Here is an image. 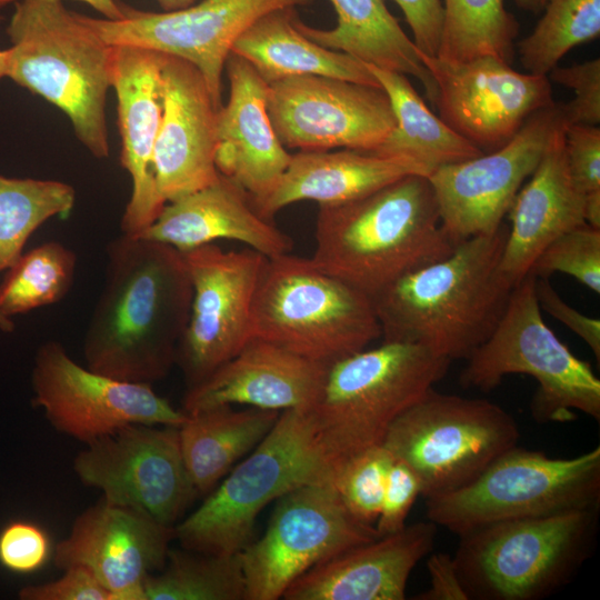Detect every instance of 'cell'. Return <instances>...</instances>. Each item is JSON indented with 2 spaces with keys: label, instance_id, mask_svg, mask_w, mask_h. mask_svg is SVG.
<instances>
[{
  "label": "cell",
  "instance_id": "21",
  "mask_svg": "<svg viewBox=\"0 0 600 600\" xmlns=\"http://www.w3.org/2000/svg\"><path fill=\"white\" fill-rule=\"evenodd\" d=\"M164 54V53H163ZM162 116L153 151L156 184L170 202L214 182L217 118L213 101L199 70L176 57H163Z\"/></svg>",
  "mask_w": 600,
  "mask_h": 600
},
{
  "label": "cell",
  "instance_id": "35",
  "mask_svg": "<svg viewBox=\"0 0 600 600\" xmlns=\"http://www.w3.org/2000/svg\"><path fill=\"white\" fill-rule=\"evenodd\" d=\"M76 202L72 186L57 180L0 174V273L22 254L30 236L52 217H67Z\"/></svg>",
  "mask_w": 600,
  "mask_h": 600
},
{
  "label": "cell",
  "instance_id": "38",
  "mask_svg": "<svg viewBox=\"0 0 600 600\" xmlns=\"http://www.w3.org/2000/svg\"><path fill=\"white\" fill-rule=\"evenodd\" d=\"M393 460L382 444L377 446L348 460L332 476L342 504L362 524L374 527Z\"/></svg>",
  "mask_w": 600,
  "mask_h": 600
},
{
  "label": "cell",
  "instance_id": "39",
  "mask_svg": "<svg viewBox=\"0 0 600 600\" xmlns=\"http://www.w3.org/2000/svg\"><path fill=\"white\" fill-rule=\"evenodd\" d=\"M529 272L537 278L566 273L599 294L600 229L583 223L562 233L541 251Z\"/></svg>",
  "mask_w": 600,
  "mask_h": 600
},
{
  "label": "cell",
  "instance_id": "53",
  "mask_svg": "<svg viewBox=\"0 0 600 600\" xmlns=\"http://www.w3.org/2000/svg\"><path fill=\"white\" fill-rule=\"evenodd\" d=\"M0 329L4 332H11L14 329L13 321L10 318L3 316L1 312H0Z\"/></svg>",
  "mask_w": 600,
  "mask_h": 600
},
{
  "label": "cell",
  "instance_id": "42",
  "mask_svg": "<svg viewBox=\"0 0 600 600\" xmlns=\"http://www.w3.org/2000/svg\"><path fill=\"white\" fill-rule=\"evenodd\" d=\"M420 494L421 484L414 472L403 462L393 460L388 471L379 517L374 523L378 534L387 536L403 529Z\"/></svg>",
  "mask_w": 600,
  "mask_h": 600
},
{
  "label": "cell",
  "instance_id": "3",
  "mask_svg": "<svg viewBox=\"0 0 600 600\" xmlns=\"http://www.w3.org/2000/svg\"><path fill=\"white\" fill-rule=\"evenodd\" d=\"M314 241L311 261L370 298L456 247L428 177L419 174L346 203L319 206Z\"/></svg>",
  "mask_w": 600,
  "mask_h": 600
},
{
  "label": "cell",
  "instance_id": "51",
  "mask_svg": "<svg viewBox=\"0 0 600 600\" xmlns=\"http://www.w3.org/2000/svg\"><path fill=\"white\" fill-rule=\"evenodd\" d=\"M164 11H173L187 8L196 2V0H157Z\"/></svg>",
  "mask_w": 600,
  "mask_h": 600
},
{
  "label": "cell",
  "instance_id": "17",
  "mask_svg": "<svg viewBox=\"0 0 600 600\" xmlns=\"http://www.w3.org/2000/svg\"><path fill=\"white\" fill-rule=\"evenodd\" d=\"M267 108L286 148L372 152L396 127L381 87L323 76H300L268 83Z\"/></svg>",
  "mask_w": 600,
  "mask_h": 600
},
{
  "label": "cell",
  "instance_id": "44",
  "mask_svg": "<svg viewBox=\"0 0 600 600\" xmlns=\"http://www.w3.org/2000/svg\"><path fill=\"white\" fill-rule=\"evenodd\" d=\"M21 600H109V592L82 567H70L54 581L30 584L18 592Z\"/></svg>",
  "mask_w": 600,
  "mask_h": 600
},
{
  "label": "cell",
  "instance_id": "16",
  "mask_svg": "<svg viewBox=\"0 0 600 600\" xmlns=\"http://www.w3.org/2000/svg\"><path fill=\"white\" fill-rule=\"evenodd\" d=\"M182 253L192 301L176 364L190 388L248 342L253 299L267 257L248 247L226 251L214 243Z\"/></svg>",
  "mask_w": 600,
  "mask_h": 600
},
{
  "label": "cell",
  "instance_id": "30",
  "mask_svg": "<svg viewBox=\"0 0 600 600\" xmlns=\"http://www.w3.org/2000/svg\"><path fill=\"white\" fill-rule=\"evenodd\" d=\"M337 13L332 29L310 27L296 16V28L316 43L344 52L367 64L418 79L432 102V76L384 0H329Z\"/></svg>",
  "mask_w": 600,
  "mask_h": 600
},
{
  "label": "cell",
  "instance_id": "26",
  "mask_svg": "<svg viewBox=\"0 0 600 600\" xmlns=\"http://www.w3.org/2000/svg\"><path fill=\"white\" fill-rule=\"evenodd\" d=\"M140 237L181 252L219 239L234 240L267 258L292 250V239L253 208L249 194L220 173L211 184L167 202Z\"/></svg>",
  "mask_w": 600,
  "mask_h": 600
},
{
  "label": "cell",
  "instance_id": "13",
  "mask_svg": "<svg viewBox=\"0 0 600 600\" xmlns=\"http://www.w3.org/2000/svg\"><path fill=\"white\" fill-rule=\"evenodd\" d=\"M31 383L32 402L48 422L84 443L128 424L180 428L188 419L151 384L118 380L82 367L54 340L38 348Z\"/></svg>",
  "mask_w": 600,
  "mask_h": 600
},
{
  "label": "cell",
  "instance_id": "52",
  "mask_svg": "<svg viewBox=\"0 0 600 600\" xmlns=\"http://www.w3.org/2000/svg\"><path fill=\"white\" fill-rule=\"evenodd\" d=\"M9 50H0V80L7 77Z\"/></svg>",
  "mask_w": 600,
  "mask_h": 600
},
{
  "label": "cell",
  "instance_id": "5",
  "mask_svg": "<svg viewBox=\"0 0 600 600\" xmlns=\"http://www.w3.org/2000/svg\"><path fill=\"white\" fill-rule=\"evenodd\" d=\"M450 362L422 346L383 340L328 364L316 399L303 410L332 476L381 446L392 422L446 376Z\"/></svg>",
  "mask_w": 600,
  "mask_h": 600
},
{
  "label": "cell",
  "instance_id": "46",
  "mask_svg": "<svg viewBox=\"0 0 600 600\" xmlns=\"http://www.w3.org/2000/svg\"><path fill=\"white\" fill-rule=\"evenodd\" d=\"M409 24L413 44L421 53L437 57L444 26V6L441 0H393Z\"/></svg>",
  "mask_w": 600,
  "mask_h": 600
},
{
  "label": "cell",
  "instance_id": "34",
  "mask_svg": "<svg viewBox=\"0 0 600 600\" xmlns=\"http://www.w3.org/2000/svg\"><path fill=\"white\" fill-rule=\"evenodd\" d=\"M438 58L468 61L494 57L511 62L519 24L504 0H444Z\"/></svg>",
  "mask_w": 600,
  "mask_h": 600
},
{
  "label": "cell",
  "instance_id": "36",
  "mask_svg": "<svg viewBox=\"0 0 600 600\" xmlns=\"http://www.w3.org/2000/svg\"><path fill=\"white\" fill-rule=\"evenodd\" d=\"M76 269V253L59 241L22 253L0 284V312L11 318L61 301L73 284Z\"/></svg>",
  "mask_w": 600,
  "mask_h": 600
},
{
  "label": "cell",
  "instance_id": "37",
  "mask_svg": "<svg viewBox=\"0 0 600 600\" xmlns=\"http://www.w3.org/2000/svg\"><path fill=\"white\" fill-rule=\"evenodd\" d=\"M600 34V0H549L534 29L519 44L528 73L548 76L574 47Z\"/></svg>",
  "mask_w": 600,
  "mask_h": 600
},
{
  "label": "cell",
  "instance_id": "41",
  "mask_svg": "<svg viewBox=\"0 0 600 600\" xmlns=\"http://www.w3.org/2000/svg\"><path fill=\"white\" fill-rule=\"evenodd\" d=\"M51 543L46 531L39 526L13 521L0 532V563L17 573H30L47 562Z\"/></svg>",
  "mask_w": 600,
  "mask_h": 600
},
{
  "label": "cell",
  "instance_id": "33",
  "mask_svg": "<svg viewBox=\"0 0 600 600\" xmlns=\"http://www.w3.org/2000/svg\"><path fill=\"white\" fill-rule=\"evenodd\" d=\"M143 600H246L240 552L169 550L164 567L146 578Z\"/></svg>",
  "mask_w": 600,
  "mask_h": 600
},
{
  "label": "cell",
  "instance_id": "29",
  "mask_svg": "<svg viewBox=\"0 0 600 600\" xmlns=\"http://www.w3.org/2000/svg\"><path fill=\"white\" fill-rule=\"evenodd\" d=\"M294 17V8L267 12L238 37L231 52L248 61L267 83L323 76L380 87L367 63L310 40L296 28Z\"/></svg>",
  "mask_w": 600,
  "mask_h": 600
},
{
  "label": "cell",
  "instance_id": "28",
  "mask_svg": "<svg viewBox=\"0 0 600 600\" xmlns=\"http://www.w3.org/2000/svg\"><path fill=\"white\" fill-rule=\"evenodd\" d=\"M411 174L429 177L430 172L419 162L402 157L350 149L300 151L292 154L273 189L251 203L262 218L271 220L281 209L299 201L341 204Z\"/></svg>",
  "mask_w": 600,
  "mask_h": 600
},
{
  "label": "cell",
  "instance_id": "8",
  "mask_svg": "<svg viewBox=\"0 0 600 600\" xmlns=\"http://www.w3.org/2000/svg\"><path fill=\"white\" fill-rule=\"evenodd\" d=\"M536 279L529 272L512 289L494 330L467 359L460 383L489 392L508 374H528L538 382L530 403L537 422H569L576 411L599 422L600 380L544 322Z\"/></svg>",
  "mask_w": 600,
  "mask_h": 600
},
{
  "label": "cell",
  "instance_id": "4",
  "mask_svg": "<svg viewBox=\"0 0 600 600\" xmlns=\"http://www.w3.org/2000/svg\"><path fill=\"white\" fill-rule=\"evenodd\" d=\"M7 34V77L59 108L90 153L107 158L111 46L62 0L14 2Z\"/></svg>",
  "mask_w": 600,
  "mask_h": 600
},
{
  "label": "cell",
  "instance_id": "19",
  "mask_svg": "<svg viewBox=\"0 0 600 600\" xmlns=\"http://www.w3.org/2000/svg\"><path fill=\"white\" fill-rule=\"evenodd\" d=\"M418 54L432 76L441 120L482 151L503 146L532 113L554 102L547 76L519 72L501 59Z\"/></svg>",
  "mask_w": 600,
  "mask_h": 600
},
{
  "label": "cell",
  "instance_id": "9",
  "mask_svg": "<svg viewBox=\"0 0 600 600\" xmlns=\"http://www.w3.org/2000/svg\"><path fill=\"white\" fill-rule=\"evenodd\" d=\"M303 409H288L267 437L190 516L174 526L181 548L214 554L240 552L252 541L256 519L288 491L331 482Z\"/></svg>",
  "mask_w": 600,
  "mask_h": 600
},
{
  "label": "cell",
  "instance_id": "25",
  "mask_svg": "<svg viewBox=\"0 0 600 600\" xmlns=\"http://www.w3.org/2000/svg\"><path fill=\"white\" fill-rule=\"evenodd\" d=\"M224 68L230 93L218 110L216 167L252 202L273 189L292 154L272 127L267 108L268 83L248 61L232 52Z\"/></svg>",
  "mask_w": 600,
  "mask_h": 600
},
{
  "label": "cell",
  "instance_id": "22",
  "mask_svg": "<svg viewBox=\"0 0 600 600\" xmlns=\"http://www.w3.org/2000/svg\"><path fill=\"white\" fill-rule=\"evenodd\" d=\"M164 54L134 46H111V88L117 96L121 166L132 192L120 221L121 233L138 236L158 218L166 202L153 171V151L162 116L161 68Z\"/></svg>",
  "mask_w": 600,
  "mask_h": 600
},
{
  "label": "cell",
  "instance_id": "24",
  "mask_svg": "<svg viewBox=\"0 0 600 600\" xmlns=\"http://www.w3.org/2000/svg\"><path fill=\"white\" fill-rule=\"evenodd\" d=\"M437 524L406 526L317 564L284 591L286 600H403L411 571L434 547Z\"/></svg>",
  "mask_w": 600,
  "mask_h": 600
},
{
  "label": "cell",
  "instance_id": "2",
  "mask_svg": "<svg viewBox=\"0 0 600 600\" xmlns=\"http://www.w3.org/2000/svg\"><path fill=\"white\" fill-rule=\"evenodd\" d=\"M507 233L502 223L464 239L373 297L383 340L467 360L494 330L514 288L500 268Z\"/></svg>",
  "mask_w": 600,
  "mask_h": 600
},
{
  "label": "cell",
  "instance_id": "12",
  "mask_svg": "<svg viewBox=\"0 0 600 600\" xmlns=\"http://www.w3.org/2000/svg\"><path fill=\"white\" fill-rule=\"evenodd\" d=\"M266 532L241 551L246 600H277L300 576L380 536L344 508L331 482L299 486L279 499Z\"/></svg>",
  "mask_w": 600,
  "mask_h": 600
},
{
  "label": "cell",
  "instance_id": "11",
  "mask_svg": "<svg viewBox=\"0 0 600 600\" xmlns=\"http://www.w3.org/2000/svg\"><path fill=\"white\" fill-rule=\"evenodd\" d=\"M519 438L499 404L431 388L392 422L382 446L414 472L428 499L473 481Z\"/></svg>",
  "mask_w": 600,
  "mask_h": 600
},
{
  "label": "cell",
  "instance_id": "20",
  "mask_svg": "<svg viewBox=\"0 0 600 600\" xmlns=\"http://www.w3.org/2000/svg\"><path fill=\"white\" fill-rule=\"evenodd\" d=\"M173 539L174 527L101 498L57 543L53 563L62 571L87 569L109 592V600H143L142 584L164 567Z\"/></svg>",
  "mask_w": 600,
  "mask_h": 600
},
{
  "label": "cell",
  "instance_id": "6",
  "mask_svg": "<svg viewBox=\"0 0 600 600\" xmlns=\"http://www.w3.org/2000/svg\"><path fill=\"white\" fill-rule=\"evenodd\" d=\"M599 507L492 522L462 536L453 560L469 600H539L568 584L594 544Z\"/></svg>",
  "mask_w": 600,
  "mask_h": 600
},
{
  "label": "cell",
  "instance_id": "32",
  "mask_svg": "<svg viewBox=\"0 0 600 600\" xmlns=\"http://www.w3.org/2000/svg\"><path fill=\"white\" fill-rule=\"evenodd\" d=\"M391 102L396 127L371 153L412 159L431 173L439 167L482 154L480 148L437 117L406 74L368 64Z\"/></svg>",
  "mask_w": 600,
  "mask_h": 600
},
{
  "label": "cell",
  "instance_id": "23",
  "mask_svg": "<svg viewBox=\"0 0 600 600\" xmlns=\"http://www.w3.org/2000/svg\"><path fill=\"white\" fill-rule=\"evenodd\" d=\"M328 364L261 340L248 342L200 383L187 388V414L219 406L264 410L307 409L316 399Z\"/></svg>",
  "mask_w": 600,
  "mask_h": 600
},
{
  "label": "cell",
  "instance_id": "49",
  "mask_svg": "<svg viewBox=\"0 0 600 600\" xmlns=\"http://www.w3.org/2000/svg\"><path fill=\"white\" fill-rule=\"evenodd\" d=\"M583 218L587 224L600 229V191L584 194Z\"/></svg>",
  "mask_w": 600,
  "mask_h": 600
},
{
  "label": "cell",
  "instance_id": "43",
  "mask_svg": "<svg viewBox=\"0 0 600 600\" xmlns=\"http://www.w3.org/2000/svg\"><path fill=\"white\" fill-rule=\"evenodd\" d=\"M566 159L570 177L583 193L600 191V129L598 126L567 124Z\"/></svg>",
  "mask_w": 600,
  "mask_h": 600
},
{
  "label": "cell",
  "instance_id": "48",
  "mask_svg": "<svg viewBox=\"0 0 600 600\" xmlns=\"http://www.w3.org/2000/svg\"><path fill=\"white\" fill-rule=\"evenodd\" d=\"M19 0H0V7L9 3H14ZM89 4L91 8L100 12L104 19L120 20L124 17L123 4L116 0H78Z\"/></svg>",
  "mask_w": 600,
  "mask_h": 600
},
{
  "label": "cell",
  "instance_id": "27",
  "mask_svg": "<svg viewBox=\"0 0 600 600\" xmlns=\"http://www.w3.org/2000/svg\"><path fill=\"white\" fill-rule=\"evenodd\" d=\"M553 132L543 157L518 191L508 213L500 268L516 287L541 251L562 233L584 222V194L573 183L566 159L564 128Z\"/></svg>",
  "mask_w": 600,
  "mask_h": 600
},
{
  "label": "cell",
  "instance_id": "18",
  "mask_svg": "<svg viewBox=\"0 0 600 600\" xmlns=\"http://www.w3.org/2000/svg\"><path fill=\"white\" fill-rule=\"evenodd\" d=\"M310 1L202 0L164 12L142 11L123 4L124 17L120 20L81 17L110 46L140 47L191 63L202 74L220 108L222 72L238 37L271 10L304 6Z\"/></svg>",
  "mask_w": 600,
  "mask_h": 600
},
{
  "label": "cell",
  "instance_id": "50",
  "mask_svg": "<svg viewBox=\"0 0 600 600\" xmlns=\"http://www.w3.org/2000/svg\"><path fill=\"white\" fill-rule=\"evenodd\" d=\"M549 0H513V2L522 10L539 13L543 10Z\"/></svg>",
  "mask_w": 600,
  "mask_h": 600
},
{
  "label": "cell",
  "instance_id": "47",
  "mask_svg": "<svg viewBox=\"0 0 600 600\" xmlns=\"http://www.w3.org/2000/svg\"><path fill=\"white\" fill-rule=\"evenodd\" d=\"M430 588L414 597L417 600H469L460 581L453 557L432 553L427 561Z\"/></svg>",
  "mask_w": 600,
  "mask_h": 600
},
{
  "label": "cell",
  "instance_id": "7",
  "mask_svg": "<svg viewBox=\"0 0 600 600\" xmlns=\"http://www.w3.org/2000/svg\"><path fill=\"white\" fill-rule=\"evenodd\" d=\"M381 337L372 298L286 253L267 258L253 299L250 338L330 364Z\"/></svg>",
  "mask_w": 600,
  "mask_h": 600
},
{
  "label": "cell",
  "instance_id": "31",
  "mask_svg": "<svg viewBox=\"0 0 600 600\" xmlns=\"http://www.w3.org/2000/svg\"><path fill=\"white\" fill-rule=\"evenodd\" d=\"M281 411L219 406L188 414L179 428L183 461L198 496L214 489L231 467L270 432Z\"/></svg>",
  "mask_w": 600,
  "mask_h": 600
},
{
  "label": "cell",
  "instance_id": "15",
  "mask_svg": "<svg viewBox=\"0 0 600 600\" xmlns=\"http://www.w3.org/2000/svg\"><path fill=\"white\" fill-rule=\"evenodd\" d=\"M563 122V103L553 102L532 113L498 149L439 167L429 174L442 226L456 244L502 224L522 183Z\"/></svg>",
  "mask_w": 600,
  "mask_h": 600
},
{
  "label": "cell",
  "instance_id": "45",
  "mask_svg": "<svg viewBox=\"0 0 600 600\" xmlns=\"http://www.w3.org/2000/svg\"><path fill=\"white\" fill-rule=\"evenodd\" d=\"M536 296L541 311L547 312L580 337L599 362L600 320L584 316L564 302L552 287L549 278L536 279Z\"/></svg>",
  "mask_w": 600,
  "mask_h": 600
},
{
  "label": "cell",
  "instance_id": "10",
  "mask_svg": "<svg viewBox=\"0 0 600 600\" xmlns=\"http://www.w3.org/2000/svg\"><path fill=\"white\" fill-rule=\"evenodd\" d=\"M600 506V447L550 458L518 446L467 486L426 499L429 521L457 536L492 522Z\"/></svg>",
  "mask_w": 600,
  "mask_h": 600
},
{
  "label": "cell",
  "instance_id": "40",
  "mask_svg": "<svg viewBox=\"0 0 600 600\" xmlns=\"http://www.w3.org/2000/svg\"><path fill=\"white\" fill-rule=\"evenodd\" d=\"M549 80L570 88L574 98L563 103L567 124L597 126L600 122V59L553 68Z\"/></svg>",
  "mask_w": 600,
  "mask_h": 600
},
{
  "label": "cell",
  "instance_id": "14",
  "mask_svg": "<svg viewBox=\"0 0 600 600\" xmlns=\"http://www.w3.org/2000/svg\"><path fill=\"white\" fill-rule=\"evenodd\" d=\"M73 471L108 502L141 510L174 527L197 491L188 474L179 428L133 423L86 443Z\"/></svg>",
  "mask_w": 600,
  "mask_h": 600
},
{
  "label": "cell",
  "instance_id": "1",
  "mask_svg": "<svg viewBox=\"0 0 600 600\" xmlns=\"http://www.w3.org/2000/svg\"><path fill=\"white\" fill-rule=\"evenodd\" d=\"M106 252L104 283L83 339L86 367L152 384L176 364L190 316L192 283L183 253L123 233Z\"/></svg>",
  "mask_w": 600,
  "mask_h": 600
}]
</instances>
